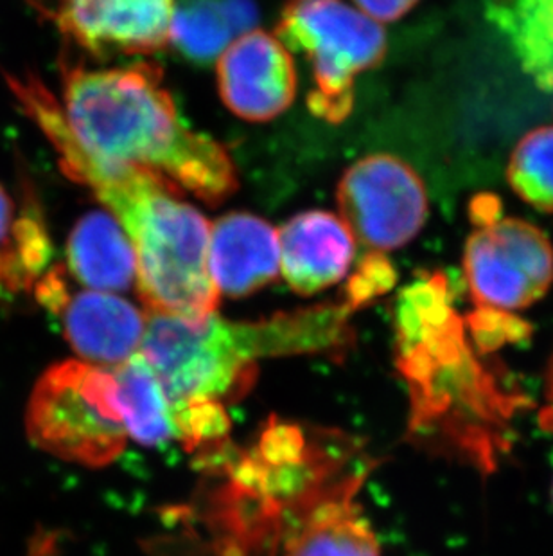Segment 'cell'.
Here are the masks:
<instances>
[{
	"label": "cell",
	"mask_w": 553,
	"mask_h": 556,
	"mask_svg": "<svg viewBox=\"0 0 553 556\" xmlns=\"http://www.w3.org/2000/svg\"><path fill=\"white\" fill-rule=\"evenodd\" d=\"M62 112L74 144L94 163L141 169L209 205L237 189L227 148L183 125L155 63L68 67Z\"/></svg>",
	"instance_id": "obj_1"
},
{
	"label": "cell",
	"mask_w": 553,
	"mask_h": 556,
	"mask_svg": "<svg viewBox=\"0 0 553 556\" xmlns=\"http://www.w3.org/2000/svg\"><path fill=\"white\" fill-rule=\"evenodd\" d=\"M63 174L87 186L130 238L137 290L152 314L202 320L216 314L220 290L209 270L210 226L180 189L141 169L111 168L85 157L62 114L40 123Z\"/></svg>",
	"instance_id": "obj_2"
},
{
	"label": "cell",
	"mask_w": 553,
	"mask_h": 556,
	"mask_svg": "<svg viewBox=\"0 0 553 556\" xmlns=\"http://www.w3.org/2000/svg\"><path fill=\"white\" fill-rule=\"evenodd\" d=\"M397 368L412 400L410 431L428 445L491 462L505 396L465 337L442 273L421 274L396 303Z\"/></svg>",
	"instance_id": "obj_3"
},
{
	"label": "cell",
	"mask_w": 553,
	"mask_h": 556,
	"mask_svg": "<svg viewBox=\"0 0 553 556\" xmlns=\"http://www.w3.org/2000/svg\"><path fill=\"white\" fill-rule=\"evenodd\" d=\"M139 353L163 383L169 409L191 402H234L256 380L246 323L216 314L202 320L152 314Z\"/></svg>",
	"instance_id": "obj_4"
},
{
	"label": "cell",
	"mask_w": 553,
	"mask_h": 556,
	"mask_svg": "<svg viewBox=\"0 0 553 556\" xmlns=\"http://www.w3.org/2000/svg\"><path fill=\"white\" fill-rule=\"evenodd\" d=\"M26 424L35 445L83 467L111 465L128 440L114 372L83 361H65L43 372Z\"/></svg>",
	"instance_id": "obj_5"
},
{
	"label": "cell",
	"mask_w": 553,
	"mask_h": 556,
	"mask_svg": "<svg viewBox=\"0 0 553 556\" xmlns=\"http://www.w3.org/2000/svg\"><path fill=\"white\" fill-rule=\"evenodd\" d=\"M276 35L311 63L309 111L327 123L349 117L356 76L377 67L387 54L383 27L345 0H286Z\"/></svg>",
	"instance_id": "obj_6"
},
{
	"label": "cell",
	"mask_w": 553,
	"mask_h": 556,
	"mask_svg": "<svg viewBox=\"0 0 553 556\" xmlns=\"http://www.w3.org/2000/svg\"><path fill=\"white\" fill-rule=\"evenodd\" d=\"M336 199L342 220L369 252L407 245L428 218L423 180L394 155H371L352 164L339 180Z\"/></svg>",
	"instance_id": "obj_7"
},
{
	"label": "cell",
	"mask_w": 553,
	"mask_h": 556,
	"mask_svg": "<svg viewBox=\"0 0 553 556\" xmlns=\"http://www.w3.org/2000/svg\"><path fill=\"white\" fill-rule=\"evenodd\" d=\"M464 276L476 306L528 308L553 285V245L530 222L497 220L467 238Z\"/></svg>",
	"instance_id": "obj_8"
},
{
	"label": "cell",
	"mask_w": 553,
	"mask_h": 556,
	"mask_svg": "<svg viewBox=\"0 0 553 556\" xmlns=\"http://www.w3.org/2000/svg\"><path fill=\"white\" fill-rule=\"evenodd\" d=\"M175 0H56L57 27L98 59L152 54L171 42Z\"/></svg>",
	"instance_id": "obj_9"
},
{
	"label": "cell",
	"mask_w": 553,
	"mask_h": 556,
	"mask_svg": "<svg viewBox=\"0 0 553 556\" xmlns=\"http://www.w3.org/2000/svg\"><path fill=\"white\" fill-rule=\"evenodd\" d=\"M224 105L246 122H270L297 94V73L286 46L265 31L241 35L218 62Z\"/></svg>",
	"instance_id": "obj_10"
},
{
	"label": "cell",
	"mask_w": 553,
	"mask_h": 556,
	"mask_svg": "<svg viewBox=\"0 0 553 556\" xmlns=\"http://www.w3.org/2000/svg\"><path fill=\"white\" fill-rule=\"evenodd\" d=\"M363 473H349L287 520L284 556H382L376 535L356 504Z\"/></svg>",
	"instance_id": "obj_11"
},
{
	"label": "cell",
	"mask_w": 553,
	"mask_h": 556,
	"mask_svg": "<svg viewBox=\"0 0 553 556\" xmlns=\"http://www.w3.org/2000/svg\"><path fill=\"white\" fill-rule=\"evenodd\" d=\"M63 336L83 363L119 366L141 350L147 320L141 309L112 292L83 290L60 309Z\"/></svg>",
	"instance_id": "obj_12"
},
{
	"label": "cell",
	"mask_w": 553,
	"mask_h": 556,
	"mask_svg": "<svg viewBox=\"0 0 553 556\" xmlns=\"http://www.w3.org/2000/svg\"><path fill=\"white\" fill-rule=\"evenodd\" d=\"M279 245L282 274L300 295L319 294L344 279L356 251L347 224L327 211L293 216L281 229Z\"/></svg>",
	"instance_id": "obj_13"
},
{
	"label": "cell",
	"mask_w": 553,
	"mask_h": 556,
	"mask_svg": "<svg viewBox=\"0 0 553 556\" xmlns=\"http://www.w3.org/2000/svg\"><path fill=\"white\" fill-rule=\"evenodd\" d=\"M279 267V232L267 220L248 213H229L210 226L209 270L221 294H254L275 281Z\"/></svg>",
	"instance_id": "obj_14"
},
{
	"label": "cell",
	"mask_w": 553,
	"mask_h": 556,
	"mask_svg": "<svg viewBox=\"0 0 553 556\" xmlns=\"http://www.w3.org/2000/svg\"><path fill=\"white\" fill-rule=\"evenodd\" d=\"M74 278L90 290L125 292L137 278V257L130 238L108 211L81 216L67 240Z\"/></svg>",
	"instance_id": "obj_15"
},
{
	"label": "cell",
	"mask_w": 553,
	"mask_h": 556,
	"mask_svg": "<svg viewBox=\"0 0 553 556\" xmlns=\"http://www.w3.org/2000/svg\"><path fill=\"white\" fill-rule=\"evenodd\" d=\"M256 18L250 0H182L175 10L171 40L193 62H213Z\"/></svg>",
	"instance_id": "obj_16"
},
{
	"label": "cell",
	"mask_w": 553,
	"mask_h": 556,
	"mask_svg": "<svg viewBox=\"0 0 553 556\" xmlns=\"http://www.w3.org/2000/svg\"><path fill=\"white\" fill-rule=\"evenodd\" d=\"M128 438L142 446L164 445L175 435L163 383L141 353L112 369Z\"/></svg>",
	"instance_id": "obj_17"
},
{
	"label": "cell",
	"mask_w": 553,
	"mask_h": 556,
	"mask_svg": "<svg viewBox=\"0 0 553 556\" xmlns=\"http://www.w3.org/2000/svg\"><path fill=\"white\" fill-rule=\"evenodd\" d=\"M491 21L539 89H553V0H492Z\"/></svg>",
	"instance_id": "obj_18"
},
{
	"label": "cell",
	"mask_w": 553,
	"mask_h": 556,
	"mask_svg": "<svg viewBox=\"0 0 553 556\" xmlns=\"http://www.w3.org/2000/svg\"><path fill=\"white\" fill-rule=\"evenodd\" d=\"M51 238L40 211L29 205L0 243V295H18L37 287L48 273Z\"/></svg>",
	"instance_id": "obj_19"
},
{
	"label": "cell",
	"mask_w": 553,
	"mask_h": 556,
	"mask_svg": "<svg viewBox=\"0 0 553 556\" xmlns=\"http://www.w3.org/2000/svg\"><path fill=\"white\" fill-rule=\"evenodd\" d=\"M506 180L519 199L544 213H553V126L528 131L514 148Z\"/></svg>",
	"instance_id": "obj_20"
},
{
	"label": "cell",
	"mask_w": 553,
	"mask_h": 556,
	"mask_svg": "<svg viewBox=\"0 0 553 556\" xmlns=\"http://www.w3.org/2000/svg\"><path fill=\"white\" fill-rule=\"evenodd\" d=\"M464 320L481 355L497 352L498 348L505 344H517L532 333V326L527 320L505 309L489 306H476Z\"/></svg>",
	"instance_id": "obj_21"
},
{
	"label": "cell",
	"mask_w": 553,
	"mask_h": 556,
	"mask_svg": "<svg viewBox=\"0 0 553 556\" xmlns=\"http://www.w3.org/2000/svg\"><path fill=\"white\" fill-rule=\"evenodd\" d=\"M396 268L382 252H366L361 257L355 274L350 276L345 289V303L352 308H363L366 303L387 294L396 285Z\"/></svg>",
	"instance_id": "obj_22"
},
{
	"label": "cell",
	"mask_w": 553,
	"mask_h": 556,
	"mask_svg": "<svg viewBox=\"0 0 553 556\" xmlns=\"http://www.w3.org/2000/svg\"><path fill=\"white\" fill-rule=\"evenodd\" d=\"M356 5L372 21L394 22L407 15L419 0H355Z\"/></svg>",
	"instance_id": "obj_23"
},
{
	"label": "cell",
	"mask_w": 553,
	"mask_h": 556,
	"mask_svg": "<svg viewBox=\"0 0 553 556\" xmlns=\"http://www.w3.org/2000/svg\"><path fill=\"white\" fill-rule=\"evenodd\" d=\"M498 213H500V202L491 194H481L471 204V218L475 222L476 227L494 224L498 220Z\"/></svg>",
	"instance_id": "obj_24"
},
{
	"label": "cell",
	"mask_w": 553,
	"mask_h": 556,
	"mask_svg": "<svg viewBox=\"0 0 553 556\" xmlns=\"http://www.w3.org/2000/svg\"><path fill=\"white\" fill-rule=\"evenodd\" d=\"M539 421L544 431L553 434V353L550 357L549 371H546V383H544V404L539 410Z\"/></svg>",
	"instance_id": "obj_25"
},
{
	"label": "cell",
	"mask_w": 553,
	"mask_h": 556,
	"mask_svg": "<svg viewBox=\"0 0 553 556\" xmlns=\"http://www.w3.org/2000/svg\"><path fill=\"white\" fill-rule=\"evenodd\" d=\"M13 222H15V204L8 191L0 186V243L4 242Z\"/></svg>",
	"instance_id": "obj_26"
},
{
	"label": "cell",
	"mask_w": 553,
	"mask_h": 556,
	"mask_svg": "<svg viewBox=\"0 0 553 556\" xmlns=\"http://www.w3.org/2000/svg\"><path fill=\"white\" fill-rule=\"evenodd\" d=\"M552 503H553V481H552Z\"/></svg>",
	"instance_id": "obj_27"
}]
</instances>
